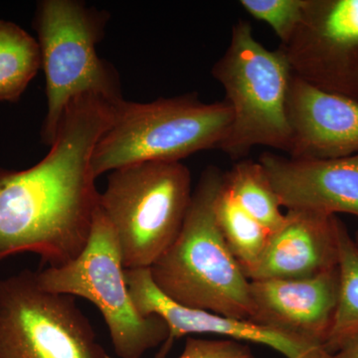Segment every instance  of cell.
Here are the masks:
<instances>
[{
  "label": "cell",
  "mask_w": 358,
  "mask_h": 358,
  "mask_svg": "<svg viewBox=\"0 0 358 358\" xmlns=\"http://www.w3.org/2000/svg\"><path fill=\"white\" fill-rule=\"evenodd\" d=\"M117 105L95 94L78 96L43 159L23 171L0 169V262L34 253L58 268L83 253L100 200L92 155Z\"/></svg>",
  "instance_id": "obj_1"
},
{
  "label": "cell",
  "mask_w": 358,
  "mask_h": 358,
  "mask_svg": "<svg viewBox=\"0 0 358 358\" xmlns=\"http://www.w3.org/2000/svg\"><path fill=\"white\" fill-rule=\"evenodd\" d=\"M224 173H202L178 239L148 270L157 288L185 307L251 320L250 281L231 253L215 215Z\"/></svg>",
  "instance_id": "obj_2"
},
{
  "label": "cell",
  "mask_w": 358,
  "mask_h": 358,
  "mask_svg": "<svg viewBox=\"0 0 358 358\" xmlns=\"http://www.w3.org/2000/svg\"><path fill=\"white\" fill-rule=\"evenodd\" d=\"M229 103H203L196 95L150 103L124 100L96 141L91 166L96 178L120 167L147 162H180L218 148L232 124Z\"/></svg>",
  "instance_id": "obj_3"
},
{
  "label": "cell",
  "mask_w": 358,
  "mask_h": 358,
  "mask_svg": "<svg viewBox=\"0 0 358 358\" xmlns=\"http://www.w3.org/2000/svg\"><path fill=\"white\" fill-rule=\"evenodd\" d=\"M109 20L107 11L81 0H42L37 4L33 25L47 99L41 140L49 147L78 96L95 94L115 103L124 100L119 73L96 52Z\"/></svg>",
  "instance_id": "obj_4"
},
{
  "label": "cell",
  "mask_w": 358,
  "mask_h": 358,
  "mask_svg": "<svg viewBox=\"0 0 358 358\" xmlns=\"http://www.w3.org/2000/svg\"><path fill=\"white\" fill-rule=\"evenodd\" d=\"M181 162H147L110 171L99 208L112 226L124 270L150 268L178 239L192 199Z\"/></svg>",
  "instance_id": "obj_5"
},
{
  "label": "cell",
  "mask_w": 358,
  "mask_h": 358,
  "mask_svg": "<svg viewBox=\"0 0 358 358\" xmlns=\"http://www.w3.org/2000/svg\"><path fill=\"white\" fill-rule=\"evenodd\" d=\"M232 110V124L218 148L233 159L264 145L289 152L287 95L291 66L281 49L268 50L253 36L248 21L233 26L229 46L212 68Z\"/></svg>",
  "instance_id": "obj_6"
},
{
  "label": "cell",
  "mask_w": 358,
  "mask_h": 358,
  "mask_svg": "<svg viewBox=\"0 0 358 358\" xmlns=\"http://www.w3.org/2000/svg\"><path fill=\"white\" fill-rule=\"evenodd\" d=\"M36 277L45 291L91 301L100 310L120 358H141L169 339V329L162 317L136 310L117 237L100 208L83 253L64 266L36 272Z\"/></svg>",
  "instance_id": "obj_7"
},
{
  "label": "cell",
  "mask_w": 358,
  "mask_h": 358,
  "mask_svg": "<svg viewBox=\"0 0 358 358\" xmlns=\"http://www.w3.org/2000/svg\"><path fill=\"white\" fill-rule=\"evenodd\" d=\"M0 358H112L74 296L45 291L36 272L0 279Z\"/></svg>",
  "instance_id": "obj_8"
},
{
  "label": "cell",
  "mask_w": 358,
  "mask_h": 358,
  "mask_svg": "<svg viewBox=\"0 0 358 358\" xmlns=\"http://www.w3.org/2000/svg\"><path fill=\"white\" fill-rule=\"evenodd\" d=\"M280 49L294 76L358 102V0H307L301 24Z\"/></svg>",
  "instance_id": "obj_9"
},
{
  "label": "cell",
  "mask_w": 358,
  "mask_h": 358,
  "mask_svg": "<svg viewBox=\"0 0 358 358\" xmlns=\"http://www.w3.org/2000/svg\"><path fill=\"white\" fill-rule=\"evenodd\" d=\"M129 294L136 310L143 315H155L166 322L169 339L159 357H164L174 341L188 334H215L232 341L268 346L286 358H334L322 346L313 345L248 320L179 305L164 296L155 286L148 268L124 270Z\"/></svg>",
  "instance_id": "obj_10"
},
{
  "label": "cell",
  "mask_w": 358,
  "mask_h": 358,
  "mask_svg": "<svg viewBox=\"0 0 358 358\" xmlns=\"http://www.w3.org/2000/svg\"><path fill=\"white\" fill-rule=\"evenodd\" d=\"M339 285L338 267L307 279L250 281V320L324 348L338 310Z\"/></svg>",
  "instance_id": "obj_11"
},
{
  "label": "cell",
  "mask_w": 358,
  "mask_h": 358,
  "mask_svg": "<svg viewBox=\"0 0 358 358\" xmlns=\"http://www.w3.org/2000/svg\"><path fill=\"white\" fill-rule=\"evenodd\" d=\"M287 117L292 159H331L358 154L357 101L317 88L293 74Z\"/></svg>",
  "instance_id": "obj_12"
},
{
  "label": "cell",
  "mask_w": 358,
  "mask_h": 358,
  "mask_svg": "<svg viewBox=\"0 0 358 358\" xmlns=\"http://www.w3.org/2000/svg\"><path fill=\"white\" fill-rule=\"evenodd\" d=\"M262 164L287 210L358 216V154L331 159H296L265 152Z\"/></svg>",
  "instance_id": "obj_13"
},
{
  "label": "cell",
  "mask_w": 358,
  "mask_h": 358,
  "mask_svg": "<svg viewBox=\"0 0 358 358\" xmlns=\"http://www.w3.org/2000/svg\"><path fill=\"white\" fill-rule=\"evenodd\" d=\"M341 221L336 215L287 210L284 223L271 234L247 279H307L338 268Z\"/></svg>",
  "instance_id": "obj_14"
},
{
  "label": "cell",
  "mask_w": 358,
  "mask_h": 358,
  "mask_svg": "<svg viewBox=\"0 0 358 358\" xmlns=\"http://www.w3.org/2000/svg\"><path fill=\"white\" fill-rule=\"evenodd\" d=\"M41 68L37 39L0 20V102H16Z\"/></svg>",
  "instance_id": "obj_15"
},
{
  "label": "cell",
  "mask_w": 358,
  "mask_h": 358,
  "mask_svg": "<svg viewBox=\"0 0 358 358\" xmlns=\"http://www.w3.org/2000/svg\"><path fill=\"white\" fill-rule=\"evenodd\" d=\"M215 215L228 248L246 275L262 258L272 233L231 196L224 178L216 197Z\"/></svg>",
  "instance_id": "obj_16"
},
{
  "label": "cell",
  "mask_w": 358,
  "mask_h": 358,
  "mask_svg": "<svg viewBox=\"0 0 358 358\" xmlns=\"http://www.w3.org/2000/svg\"><path fill=\"white\" fill-rule=\"evenodd\" d=\"M224 186L237 203L271 233L281 227L285 214L260 162H238L224 173Z\"/></svg>",
  "instance_id": "obj_17"
},
{
  "label": "cell",
  "mask_w": 358,
  "mask_h": 358,
  "mask_svg": "<svg viewBox=\"0 0 358 358\" xmlns=\"http://www.w3.org/2000/svg\"><path fill=\"white\" fill-rule=\"evenodd\" d=\"M338 310L324 345L331 355L358 334V248L343 221L338 228Z\"/></svg>",
  "instance_id": "obj_18"
},
{
  "label": "cell",
  "mask_w": 358,
  "mask_h": 358,
  "mask_svg": "<svg viewBox=\"0 0 358 358\" xmlns=\"http://www.w3.org/2000/svg\"><path fill=\"white\" fill-rule=\"evenodd\" d=\"M240 4L250 15L270 25L284 44L301 24L307 0H241Z\"/></svg>",
  "instance_id": "obj_19"
},
{
  "label": "cell",
  "mask_w": 358,
  "mask_h": 358,
  "mask_svg": "<svg viewBox=\"0 0 358 358\" xmlns=\"http://www.w3.org/2000/svg\"><path fill=\"white\" fill-rule=\"evenodd\" d=\"M178 358H256L248 345L232 339L187 338Z\"/></svg>",
  "instance_id": "obj_20"
},
{
  "label": "cell",
  "mask_w": 358,
  "mask_h": 358,
  "mask_svg": "<svg viewBox=\"0 0 358 358\" xmlns=\"http://www.w3.org/2000/svg\"><path fill=\"white\" fill-rule=\"evenodd\" d=\"M334 355V358H358V334L348 339Z\"/></svg>",
  "instance_id": "obj_21"
},
{
  "label": "cell",
  "mask_w": 358,
  "mask_h": 358,
  "mask_svg": "<svg viewBox=\"0 0 358 358\" xmlns=\"http://www.w3.org/2000/svg\"><path fill=\"white\" fill-rule=\"evenodd\" d=\"M353 240H355V243L357 245V247L358 248V229L357 230V232H355V237H353Z\"/></svg>",
  "instance_id": "obj_22"
}]
</instances>
